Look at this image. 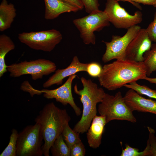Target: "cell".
Masks as SVG:
<instances>
[{
	"label": "cell",
	"mask_w": 156,
	"mask_h": 156,
	"mask_svg": "<svg viewBox=\"0 0 156 156\" xmlns=\"http://www.w3.org/2000/svg\"><path fill=\"white\" fill-rule=\"evenodd\" d=\"M149 132L147 145L142 151L143 156H156V137L155 130L151 127H148Z\"/></svg>",
	"instance_id": "cell-23"
},
{
	"label": "cell",
	"mask_w": 156,
	"mask_h": 156,
	"mask_svg": "<svg viewBox=\"0 0 156 156\" xmlns=\"http://www.w3.org/2000/svg\"><path fill=\"white\" fill-rule=\"evenodd\" d=\"M83 3L86 12L90 14L99 10L98 0H80Z\"/></svg>",
	"instance_id": "cell-26"
},
{
	"label": "cell",
	"mask_w": 156,
	"mask_h": 156,
	"mask_svg": "<svg viewBox=\"0 0 156 156\" xmlns=\"http://www.w3.org/2000/svg\"><path fill=\"white\" fill-rule=\"evenodd\" d=\"M100 115L105 117L106 123L114 120H126L132 123L136 122L133 111L126 103L120 92L114 95L105 94L98 107Z\"/></svg>",
	"instance_id": "cell-4"
},
{
	"label": "cell",
	"mask_w": 156,
	"mask_h": 156,
	"mask_svg": "<svg viewBox=\"0 0 156 156\" xmlns=\"http://www.w3.org/2000/svg\"><path fill=\"white\" fill-rule=\"evenodd\" d=\"M102 67L99 63L93 62L88 63L86 72L90 76L98 77L101 74Z\"/></svg>",
	"instance_id": "cell-25"
},
{
	"label": "cell",
	"mask_w": 156,
	"mask_h": 156,
	"mask_svg": "<svg viewBox=\"0 0 156 156\" xmlns=\"http://www.w3.org/2000/svg\"><path fill=\"white\" fill-rule=\"evenodd\" d=\"M68 123L67 122L65 125L61 134L66 143L70 149L74 144L81 140L79 133L72 129Z\"/></svg>",
	"instance_id": "cell-21"
},
{
	"label": "cell",
	"mask_w": 156,
	"mask_h": 156,
	"mask_svg": "<svg viewBox=\"0 0 156 156\" xmlns=\"http://www.w3.org/2000/svg\"><path fill=\"white\" fill-rule=\"evenodd\" d=\"M88 64L81 62L78 57L75 56L70 64L66 68L56 69L55 73L44 83L43 87L48 88L54 84H62L63 79L66 77L79 72H86Z\"/></svg>",
	"instance_id": "cell-13"
},
{
	"label": "cell",
	"mask_w": 156,
	"mask_h": 156,
	"mask_svg": "<svg viewBox=\"0 0 156 156\" xmlns=\"http://www.w3.org/2000/svg\"><path fill=\"white\" fill-rule=\"evenodd\" d=\"M45 10V18L51 20L57 18L66 12H76L79 10L77 8L62 0H44Z\"/></svg>",
	"instance_id": "cell-16"
},
{
	"label": "cell",
	"mask_w": 156,
	"mask_h": 156,
	"mask_svg": "<svg viewBox=\"0 0 156 156\" xmlns=\"http://www.w3.org/2000/svg\"><path fill=\"white\" fill-rule=\"evenodd\" d=\"M15 48V44L9 36L4 34L0 36V77L8 71L5 62L6 55Z\"/></svg>",
	"instance_id": "cell-18"
},
{
	"label": "cell",
	"mask_w": 156,
	"mask_h": 156,
	"mask_svg": "<svg viewBox=\"0 0 156 156\" xmlns=\"http://www.w3.org/2000/svg\"><path fill=\"white\" fill-rule=\"evenodd\" d=\"M149 37L152 42H156V11L153 21L146 29Z\"/></svg>",
	"instance_id": "cell-28"
},
{
	"label": "cell",
	"mask_w": 156,
	"mask_h": 156,
	"mask_svg": "<svg viewBox=\"0 0 156 156\" xmlns=\"http://www.w3.org/2000/svg\"><path fill=\"white\" fill-rule=\"evenodd\" d=\"M85 153V148L81 140L74 144L70 148L71 156H84Z\"/></svg>",
	"instance_id": "cell-27"
},
{
	"label": "cell",
	"mask_w": 156,
	"mask_h": 156,
	"mask_svg": "<svg viewBox=\"0 0 156 156\" xmlns=\"http://www.w3.org/2000/svg\"><path fill=\"white\" fill-rule=\"evenodd\" d=\"M152 42L146 29L141 28L128 45L125 52V59L143 62L144 55L151 49Z\"/></svg>",
	"instance_id": "cell-12"
},
{
	"label": "cell",
	"mask_w": 156,
	"mask_h": 156,
	"mask_svg": "<svg viewBox=\"0 0 156 156\" xmlns=\"http://www.w3.org/2000/svg\"><path fill=\"white\" fill-rule=\"evenodd\" d=\"M141 29L140 26H133L127 29L122 37L113 35L110 42L103 41L106 46V50L102 57V61L107 63L112 60L125 59V52L129 44Z\"/></svg>",
	"instance_id": "cell-11"
},
{
	"label": "cell",
	"mask_w": 156,
	"mask_h": 156,
	"mask_svg": "<svg viewBox=\"0 0 156 156\" xmlns=\"http://www.w3.org/2000/svg\"><path fill=\"white\" fill-rule=\"evenodd\" d=\"M70 119L65 109L59 108L52 102L46 104L40 111L35 121L42 131L44 141L42 149L44 156H49L51 147Z\"/></svg>",
	"instance_id": "cell-2"
},
{
	"label": "cell",
	"mask_w": 156,
	"mask_h": 156,
	"mask_svg": "<svg viewBox=\"0 0 156 156\" xmlns=\"http://www.w3.org/2000/svg\"><path fill=\"white\" fill-rule=\"evenodd\" d=\"M83 88L78 89L76 84L74 88L75 93L79 96L83 106L81 118L73 130L79 134L87 131L94 116L96 115V105L102 101L105 93L103 89L91 79L80 78Z\"/></svg>",
	"instance_id": "cell-3"
},
{
	"label": "cell",
	"mask_w": 156,
	"mask_h": 156,
	"mask_svg": "<svg viewBox=\"0 0 156 156\" xmlns=\"http://www.w3.org/2000/svg\"><path fill=\"white\" fill-rule=\"evenodd\" d=\"M77 77L75 74L69 76L64 84L54 89H36L27 81H25L22 83L21 89L24 91L29 93L32 97L34 95H39L43 93V96L46 98L54 99L56 101L60 102L64 105L69 104L72 107L76 114L79 116L81 113V111L75 102L72 91V82Z\"/></svg>",
	"instance_id": "cell-5"
},
{
	"label": "cell",
	"mask_w": 156,
	"mask_h": 156,
	"mask_svg": "<svg viewBox=\"0 0 156 156\" xmlns=\"http://www.w3.org/2000/svg\"><path fill=\"white\" fill-rule=\"evenodd\" d=\"M106 124L104 116L96 115L93 118L87 133L88 142L90 147L96 148L101 144L102 136Z\"/></svg>",
	"instance_id": "cell-15"
},
{
	"label": "cell",
	"mask_w": 156,
	"mask_h": 156,
	"mask_svg": "<svg viewBox=\"0 0 156 156\" xmlns=\"http://www.w3.org/2000/svg\"><path fill=\"white\" fill-rule=\"evenodd\" d=\"M73 23L80 33L81 38L86 45H94L96 37L95 31H99L110 25L105 12L99 10L85 16L74 19Z\"/></svg>",
	"instance_id": "cell-7"
},
{
	"label": "cell",
	"mask_w": 156,
	"mask_h": 156,
	"mask_svg": "<svg viewBox=\"0 0 156 156\" xmlns=\"http://www.w3.org/2000/svg\"><path fill=\"white\" fill-rule=\"evenodd\" d=\"M143 79L146 80L150 83H154L156 85V77L155 78H150L146 76L144 77Z\"/></svg>",
	"instance_id": "cell-32"
},
{
	"label": "cell",
	"mask_w": 156,
	"mask_h": 156,
	"mask_svg": "<svg viewBox=\"0 0 156 156\" xmlns=\"http://www.w3.org/2000/svg\"><path fill=\"white\" fill-rule=\"evenodd\" d=\"M16 10L13 4L2 0L0 4V31L10 28L16 16Z\"/></svg>",
	"instance_id": "cell-17"
},
{
	"label": "cell",
	"mask_w": 156,
	"mask_h": 156,
	"mask_svg": "<svg viewBox=\"0 0 156 156\" xmlns=\"http://www.w3.org/2000/svg\"><path fill=\"white\" fill-rule=\"evenodd\" d=\"M155 1H156V0H155Z\"/></svg>",
	"instance_id": "cell-34"
},
{
	"label": "cell",
	"mask_w": 156,
	"mask_h": 156,
	"mask_svg": "<svg viewBox=\"0 0 156 156\" xmlns=\"http://www.w3.org/2000/svg\"><path fill=\"white\" fill-rule=\"evenodd\" d=\"M18 38L21 43L32 49L50 52L61 42L62 36L59 31L52 29L23 32L18 34Z\"/></svg>",
	"instance_id": "cell-9"
},
{
	"label": "cell",
	"mask_w": 156,
	"mask_h": 156,
	"mask_svg": "<svg viewBox=\"0 0 156 156\" xmlns=\"http://www.w3.org/2000/svg\"><path fill=\"white\" fill-rule=\"evenodd\" d=\"M132 4L141 10V7L138 4L141 3L144 5H152L156 7V1L155 0H129Z\"/></svg>",
	"instance_id": "cell-30"
},
{
	"label": "cell",
	"mask_w": 156,
	"mask_h": 156,
	"mask_svg": "<svg viewBox=\"0 0 156 156\" xmlns=\"http://www.w3.org/2000/svg\"><path fill=\"white\" fill-rule=\"evenodd\" d=\"M143 57L146 75L149 76L156 70V42L152 44L151 49L144 53Z\"/></svg>",
	"instance_id": "cell-19"
},
{
	"label": "cell",
	"mask_w": 156,
	"mask_h": 156,
	"mask_svg": "<svg viewBox=\"0 0 156 156\" xmlns=\"http://www.w3.org/2000/svg\"><path fill=\"white\" fill-rule=\"evenodd\" d=\"M146 76L143 62L125 59L116 60L104 65L98 78L101 86L108 90H114L126 84L143 79Z\"/></svg>",
	"instance_id": "cell-1"
},
{
	"label": "cell",
	"mask_w": 156,
	"mask_h": 156,
	"mask_svg": "<svg viewBox=\"0 0 156 156\" xmlns=\"http://www.w3.org/2000/svg\"><path fill=\"white\" fill-rule=\"evenodd\" d=\"M50 150L53 156H70V149L64 140L62 134L55 139Z\"/></svg>",
	"instance_id": "cell-20"
},
{
	"label": "cell",
	"mask_w": 156,
	"mask_h": 156,
	"mask_svg": "<svg viewBox=\"0 0 156 156\" xmlns=\"http://www.w3.org/2000/svg\"><path fill=\"white\" fill-rule=\"evenodd\" d=\"M124 86L132 89L140 95L146 96L150 98L156 99V90H153L145 85H141L134 81L126 84Z\"/></svg>",
	"instance_id": "cell-22"
},
{
	"label": "cell",
	"mask_w": 156,
	"mask_h": 156,
	"mask_svg": "<svg viewBox=\"0 0 156 156\" xmlns=\"http://www.w3.org/2000/svg\"><path fill=\"white\" fill-rule=\"evenodd\" d=\"M116 0L118 1H128L132 4V3L129 0Z\"/></svg>",
	"instance_id": "cell-33"
},
{
	"label": "cell",
	"mask_w": 156,
	"mask_h": 156,
	"mask_svg": "<svg viewBox=\"0 0 156 156\" xmlns=\"http://www.w3.org/2000/svg\"><path fill=\"white\" fill-rule=\"evenodd\" d=\"M56 67L54 62L47 59H39L12 64L7 66V68L11 77H16L29 75L32 79L36 80L55 72Z\"/></svg>",
	"instance_id": "cell-8"
},
{
	"label": "cell",
	"mask_w": 156,
	"mask_h": 156,
	"mask_svg": "<svg viewBox=\"0 0 156 156\" xmlns=\"http://www.w3.org/2000/svg\"><path fill=\"white\" fill-rule=\"evenodd\" d=\"M43 137L40 125H28L18 133L17 156H41Z\"/></svg>",
	"instance_id": "cell-6"
},
{
	"label": "cell",
	"mask_w": 156,
	"mask_h": 156,
	"mask_svg": "<svg viewBox=\"0 0 156 156\" xmlns=\"http://www.w3.org/2000/svg\"><path fill=\"white\" fill-rule=\"evenodd\" d=\"M124 97L128 106L133 112H149L156 114V101L146 99L129 89Z\"/></svg>",
	"instance_id": "cell-14"
},
{
	"label": "cell",
	"mask_w": 156,
	"mask_h": 156,
	"mask_svg": "<svg viewBox=\"0 0 156 156\" xmlns=\"http://www.w3.org/2000/svg\"><path fill=\"white\" fill-rule=\"evenodd\" d=\"M64 1L73 5L81 10L84 8L83 5L80 0H62Z\"/></svg>",
	"instance_id": "cell-31"
},
{
	"label": "cell",
	"mask_w": 156,
	"mask_h": 156,
	"mask_svg": "<svg viewBox=\"0 0 156 156\" xmlns=\"http://www.w3.org/2000/svg\"><path fill=\"white\" fill-rule=\"evenodd\" d=\"M18 133L16 129H12L8 144L0 155V156H16V144Z\"/></svg>",
	"instance_id": "cell-24"
},
{
	"label": "cell",
	"mask_w": 156,
	"mask_h": 156,
	"mask_svg": "<svg viewBox=\"0 0 156 156\" xmlns=\"http://www.w3.org/2000/svg\"><path fill=\"white\" fill-rule=\"evenodd\" d=\"M104 11L109 22L117 28L127 29L138 25L142 20L141 11H137L133 15H131L116 0H106Z\"/></svg>",
	"instance_id": "cell-10"
},
{
	"label": "cell",
	"mask_w": 156,
	"mask_h": 156,
	"mask_svg": "<svg viewBox=\"0 0 156 156\" xmlns=\"http://www.w3.org/2000/svg\"><path fill=\"white\" fill-rule=\"evenodd\" d=\"M120 156H143L142 151L140 152L136 148L132 147L127 144L122 149Z\"/></svg>",
	"instance_id": "cell-29"
}]
</instances>
